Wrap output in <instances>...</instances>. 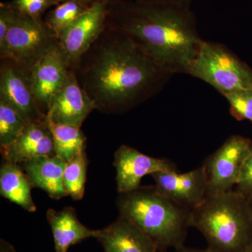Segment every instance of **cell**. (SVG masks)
<instances>
[{
  "label": "cell",
  "instance_id": "16",
  "mask_svg": "<svg viewBox=\"0 0 252 252\" xmlns=\"http://www.w3.org/2000/svg\"><path fill=\"white\" fill-rule=\"evenodd\" d=\"M66 165L67 162L56 156L34 157L21 164L32 187L42 189L56 200L68 195L63 185Z\"/></svg>",
  "mask_w": 252,
  "mask_h": 252
},
{
  "label": "cell",
  "instance_id": "26",
  "mask_svg": "<svg viewBox=\"0 0 252 252\" xmlns=\"http://www.w3.org/2000/svg\"><path fill=\"white\" fill-rule=\"evenodd\" d=\"M235 190L243 196L251 200L252 199V149L242 170L241 175Z\"/></svg>",
  "mask_w": 252,
  "mask_h": 252
},
{
  "label": "cell",
  "instance_id": "13",
  "mask_svg": "<svg viewBox=\"0 0 252 252\" xmlns=\"http://www.w3.org/2000/svg\"><path fill=\"white\" fill-rule=\"evenodd\" d=\"M69 69L67 57L59 44L32 68L31 79L33 92L46 115L51 101L62 87Z\"/></svg>",
  "mask_w": 252,
  "mask_h": 252
},
{
  "label": "cell",
  "instance_id": "4",
  "mask_svg": "<svg viewBox=\"0 0 252 252\" xmlns=\"http://www.w3.org/2000/svg\"><path fill=\"white\" fill-rule=\"evenodd\" d=\"M117 205L120 217L143 230L160 251L183 246L190 210L167 198L155 186L122 193Z\"/></svg>",
  "mask_w": 252,
  "mask_h": 252
},
{
  "label": "cell",
  "instance_id": "31",
  "mask_svg": "<svg viewBox=\"0 0 252 252\" xmlns=\"http://www.w3.org/2000/svg\"><path fill=\"white\" fill-rule=\"evenodd\" d=\"M250 204H251V206H252V199L251 200H250Z\"/></svg>",
  "mask_w": 252,
  "mask_h": 252
},
{
  "label": "cell",
  "instance_id": "6",
  "mask_svg": "<svg viewBox=\"0 0 252 252\" xmlns=\"http://www.w3.org/2000/svg\"><path fill=\"white\" fill-rule=\"evenodd\" d=\"M58 44V38L41 18L18 12L16 23L0 44V59L11 60L31 71Z\"/></svg>",
  "mask_w": 252,
  "mask_h": 252
},
{
  "label": "cell",
  "instance_id": "18",
  "mask_svg": "<svg viewBox=\"0 0 252 252\" xmlns=\"http://www.w3.org/2000/svg\"><path fill=\"white\" fill-rule=\"evenodd\" d=\"M32 185L19 164L5 161L0 168V193L26 211L34 212L36 207L32 197Z\"/></svg>",
  "mask_w": 252,
  "mask_h": 252
},
{
  "label": "cell",
  "instance_id": "25",
  "mask_svg": "<svg viewBox=\"0 0 252 252\" xmlns=\"http://www.w3.org/2000/svg\"><path fill=\"white\" fill-rule=\"evenodd\" d=\"M18 11L10 3H1L0 6V44L4 41L8 32L16 23Z\"/></svg>",
  "mask_w": 252,
  "mask_h": 252
},
{
  "label": "cell",
  "instance_id": "10",
  "mask_svg": "<svg viewBox=\"0 0 252 252\" xmlns=\"http://www.w3.org/2000/svg\"><path fill=\"white\" fill-rule=\"evenodd\" d=\"M151 176L160 193L185 208L191 210L207 198V175L203 165L185 173L173 170Z\"/></svg>",
  "mask_w": 252,
  "mask_h": 252
},
{
  "label": "cell",
  "instance_id": "22",
  "mask_svg": "<svg viewBox=\"0 0 252 252\" xmlns=\"http://www.w3.org/2000/svg\"><path fill=\"white\" fill-rule=\"evenodd\" d=\"M28 123L4 99L0 98V147L4 151L17 139Z\"/></svg>",
  "mask_w": 252,
  "mask_h": 252
},
{
  "label": "cell",
  "instance_id": "21",
  "mask_svg": "<svg viewBox=\"0 0 252 252\" xmlns=\"http://www.w3.org/2000/svg\"><path fill=\"white\" fill-rule=\"evenodd\" d=\"M88 160L86 152L67 162L63 175V185L68 195L81 200L85 192Z\"/></svg>",
  "mask_w": 252,
  "mask_h": 252
},
{
  "label": "cell",
  "instance_id": "1",
  "mask_svg": "<svg viewBox=\"0 0 252 252\" xmlns=\"http://www.w3.org/2000/svg\"><path fill=\"white\" fill-rule=\"evenodd\" d=\"M73 69L96 109L108 114L145 102L172 76L128 36L107 26Z\"/></svg>",
  "mask_w": 252,
  "mask_h": 252
},
{
  "label": "cell",
  "instance_id": "9",
  "mask_svg": "<svg viewBox=\"0 0 252 252\" xmlns=\"http://www.w3.org/2000/svg\"><path fill=\"white\" fill-rule=\"evenodd\" d=\"M109 1H99L91 5L60 34L59 44L71 69L77 66L83 55L89 51L105 28Z\"/></svg>",
  "mask_w": 252,
  "mask_h": 252
},
{
  "label": "cell",
  "instance_id": "11",
  "mask_svg": "<svg viewBox=\"0 0 252 252\" xmlns=\"http://www.w3.org/2000/svg\"><path fill=\"white\" fill-rule=\"evenodd\" d=\"M95 104L81 87L74 69H69L63 85L51 101L46 119L57 124L81 128Z\"/></svg>",
  "mask_w": 252,
  "mask_h": 252
},
{
  "label": "cell",
  "instance_id": "14",
  "mask_svg": "<svg viewBox=\"0 0 252 252\" xmlns=\"http://www.w3.org/2000/svg\"><path fill=\"white\" fill-rule=\"evenodd\" d=\"M1 154L5 161L19 165L32 158L56 156L54 137L46 120L28 123L17 139Z\"/></svg>",
  "mask_w": 252,
  "mask_h": 252
},
{
  "label": "cell",
  "instance_id": "28",
  "mask_svg": "<svg viewBox=\"0 0 252 252\" xmlns=\"http://www.w3.org/2000/svg\"><path fill=\"white\" fill-rule=\"evenodd\" d=\"M177 252H216L214 251V250H211V249L207 248L206 250H194V249H190L185 248V247L182 246L181 248L177 249Z\"/></svg>",
  "mask_w": 252,
  "mask_h": 252
},
{
  "label": "cell",
  "instance_id": "19",
  "mask_svg": "<svg viewBox=\"0 0 252 252\" xmlns=\"http://www.w3.org/2000/svg\"><path fill=\"white\" fill-rule=\"evenodd\" d=\"M45 120L54 137L56 157L68 162L86 152V138L81 128Z\"/></svg>",
  "mask_w": 252,
  "mask_h": 252
},
{
  "label": "cell",
  "instance_id": "23",
  "mask_svg": "<svg viewBox=\"0 0 252 252\" xmlns=\"http://www.w3.org/2000/svg\"><path fill=\"white\" fill-rule=\"evenodd\" d=\"M230 104V114L238 121L252 124V90L237 91L223 94Z\"/></svg>",
  "mask_w": 252,
  "mask_h": 252
},
{
  "label": "cell",
  "instance_id": "3",
  "mask_svg": "<svg viewBox=\"0 0 252 252\" xmlns=\"http://www.w3.org/2000/svg\"><path fill=\"white\" fill-rule=\"evenodd\" d=\"M189 224L216 252H248L252 248L251 204L236 190L207 196L190 210Z\"/></svg>",
  "mask_w": 252,
  "mask_h": 252
},
{
  "label": "cell",
  "instance_id": "20",
  "mask_svg": "<svg viewBox=\"0 0 252 252\" xmlns=\"http://www.w3.org/2000/svg\"><path fill=\"white\" fill-rule=\"evenodd\" d=\"M91 5L77 0L60 3L47 14L44 22L59 39L60 34L84 14Z\"/></svg>",
  "mask_w": 252,
  "mask_h": 252
},
{
  "label": "cell",
  "instance_id": "8",
  "mask_svg": "<svg viewBox=\"0 0 252 252\" xmlns=\"http://www.w3.org/2000/svg\"><path fill=\"white\" fill-rule=\"evenodd\" d=\"M0 98L27 123L41 122L46 114L33 92L31 71L9 59H0Z\"/></svg>",
  "mask_w": 252,
  "mask_h": 252
},
{
  "label": "cell",
  "instance_id": "5",
  "mask_svg": "<svg viewBox=\"0 0 252 252\" xmlns=\"http://www.w3.org/2000/svg\"><path fill=\"white\" fill-rule=\"evenodd\" d=\"M189 74L210 84L222 95L252 90V68L226 46L212 41L203 39Z\"/></svg>",
  "mask_w": 252,
  "mask_h": 252
},
{
  "label": "cell",
  "instance_id": "33",
  "mask_svg": "<svg viewBox=\"0 0 252 252\" xmlns=\"http://www.w3.org/2000/svg\"><path fill=\"white\" fill-rule=\"evenodd\" d=\"M159 252H164V250H160V251H159Z\"/></svg>",
  "mask_w": 252,
  "mask_h": 252
},
{
  "label": "cell",
  "instance_id": "7",
  "mask_svg": "<svg viewBox=\"0 0 252 252\" xmlns=\"http://www.w3.org/2000/svg\"><path fill=\"white\" fill-rule=\"evenodd\" d=\"M252 141L243 136H230L204 162L207 175V197L233 190L251 153Z\"/></svg>",
  "mask_w": 252,
  "mask_h": 252
},
{
  "label": "cell",
  "instance_id": "27",
  "mask_svg": "<svg viewBox=\"0 0 252 252\" xmlns=\"http://www.w3.org/2000/svg\"><path fill=\"white\" fill-rule=\"evenodd\" d=\"M0 252H16L14 247L6 240H0Z\"/></svg>",
  "mask_w": 252,
  "mask_h": 252
},
{
  "label": "cell",
  "instance_id": "29",
  "mask_svg": "<svg viewBox=\"0 0 252 252\" xmlns=\"http://www.w3.org/2000/svg\"><path fill=\"white\" fill-rule=\"evenodd\" d=\"M148 1H160V2L171 3V4L185 5L188 0H148Z\"/></svg>",
  "mask_w": 252,
  "mask_h": 252
},
{
  "label": "cell",
  "instance_id": "30",
  "mask_svg": "<svg viewBox=\"0 0 252 252\" xmlns=\"http://www.w3.org/2000/svg\"><path fill=\"white\" fill-rule=\"evenodd\" d=\"M57 1L58 4H60V3L64 2V1H71V0H56ZM77 1H84V2L88 3V4H93L94 3L99 2V1H111V0H77Z\"/></svg>",
  "mask_w": 252,
  "mask_h": 252
},
{
  "label": "cell",
  "instance_id": "32",
  "mask_svg": "<svg viewBox=\"0 0 252 252\" xmlns=\"http://www.w3.org/2000/svg\"><path fill=\"white\" fill-rule=\"evenodd\" d=\"M248 252H252V248Z\"/></svg>",
  "mask_w": 252,
  "mask_h": 252
},
{
  "label": "cell",
  "instance_id": "24",
  "mask_svg": "<svg viewBox=\"0 0 252 252\" xmlns=\"http://www.w3.org/2000/svg\"><path fill=\"white\" fill-rule=\"evenodd\" d=\"M9 3L18 12L33 18H41L50 6L59 4L56 0H14Z\"/></svg>",
  "mask_w": 252,
  "mask_h": 252
},
{
  "label": "cell",
  "instance_id": "12",
  "mask_svg": "<svg viewBox=\"0 0 252 252\" xmlns=\"http://www.w3.org/2000/svg\"><path fill=\"white\" fill-rule=\"evenodd\" d=\"M114 165L117 170V190L120 194L138 189L144 176L176 170L175 165L167 159L149 157L127 145H122L117 149Z\"/></svg>",
  "mask_w": 252,
  "mask_h": 252
},
{
  "label": "cell",
  "instance_id": "15",
  "mask_svg": "<svg viewBox=\"0 0 252 252\" xmlns=\"http://www.w3.org/2000/svg\"><path fill=\"white\" fill-rule=\"evenodd\" d=\"M96 238L105 252H159L150 237L130 220L119 217L114 223L98 230Z\"/></svg>",
  "mask_w": 252,
  "mask_h": 252
},
{
  "label": "cell",
  "instance_id": "17",
  "mask_svg": "<svg viewBox=\"0 0 252 252\" xmlns=\"http://www.w3.org/2000/svg\"><path fill=\"white\" fill-rule=\"evenodd\" d=\"M46 217L52 230L56 252H67L72 245L86 239L96 238L98 234V230L90 229L79 221L72 207L59 212L49 209Z\"/></svg>",
  "mask_w": 252,
  "mask_h": 252
},
{
  "label": "cell",
  "instance_id": "2",
  "mask_svg": "<svg viewBox=\"0 0 252 252\" xmlns=\"http://www.w3.org/2000/svg\"><path fill=\"white\" fill-rule=\"evenodd\" d=\"M106 26L122 32L172 74H187L203 39L185 5L111 0Z\"/></svg>",
  "mask_w": 252,
  "mask_h": 252
}]
</instances>
